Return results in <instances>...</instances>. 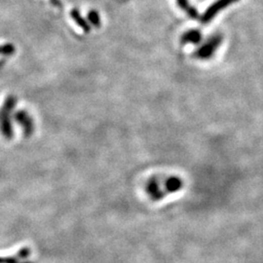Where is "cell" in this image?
I'll return each instance as SVG.
<instances>
[{
	"mask_svg": "<svg viewBox=\"0 0 263 263\" xmlns=\"http://www.w3.org/2000/svg\"><path fill=\"white\" fill-rule=\"evenodd\" d=\"M15 48L13 45L11 44H7V45H3L0 46V54H4V55H11L14 53Z\"/></svg>",
	"mask_w": 263,
	"mask_h": 263,
	"instance_id": "obj_11",
	"label": "cell"
},
{
	"mask_svg": "<svg viewBox=\"0 0 263 263\" xmlns=\"http://www.w3.org/2000/svg\"><path fill=\"white\" fill-rule=\"evenodd\" d=\"M19 259L18 257H0V263H18Z\"/></svg>",
	"mask_w": 263,
	"mask_h": 263,
	"instance_id": "obj_12",
	"label": "cell"
},
{
	"mask_svg": "<svg viewBox=\"0 0 263 263\" xmlns=\"http://www.w3.org/2000/svg\"><path fill=\"white\" fill-rule=\"evenodd\" d=\"M70 15H71V18L75 21V23H76L80 28H82V29H83L85 32H89V31H90L89 25L87 24V22L81 17V15L78 12V10L73 9V10L70 12Z\"/></svg>",
	"mask_w": 263,
	"mask_h": 263,
	"instance_id": "obj_8",
	"label": "cell"
},
{
	"mask_svg": "<svg viewBox=\"0 0 263 263\" xmlns=\"http://www.w3.org/2000/svg\"><path fill=\"white\" fill-rule=\"evenodd\" d=\"M178 4L180 8L183 9L191 18H193V19L198 18V16H199L198 11L188 3L187 0H178Z\"/></svg>",
	"mask_w": 263,
	"mask_h": 263,
	"instance_id": "obj_9",
	"label": "cell"
},
{
	"mask_svg": "<svg viewBox=\"0 0 263 263\" xmlns=\"http://www.w3.org/2000/svg\"><path fill=\"white\" fill-rule=\"evenodd\" d=\"M28 255H29V249H23L20 250V252L18 254V257H20V258H27Z\"/></svg>",
	"mask_w": 263,
	"mask_h": 263,
	"instance_id": "obj_13",
	"label": "cell"
},
{
	"mask_svg": "<svg viewBox=\"0 0 263 263\" xmlns=\"http://www.w3.org/2000/svg\"><path fill=\"white\" fill-rule=\"evenodd\" d=\"M16 99L14 97H9L4 102L0 111V132L6 139L13 138V127L11 123L10 114L14 109Z\"/></svg>",
	"mask_w": 263,
	"mask_h": 263,
	"instance_id": "obj_1",
	"label": "cell"
},
{
	"mask_svg": "<svg viewBox=\"0 0 263 263\" xmlns=\"http://www.w3.org/2000/svg\"><path fill=\"white\" fill-rule=\"evenodd\" d=\"M147 192L149 196H151L154 200H160L164 197V193L159 187V182L157 180H150L147 183Z\"/></svg>",
	"mask_w": 263,
	"mask_h": 263,
	"instance_id": "obj_5",
	"label": "cell"
},
{
	"mask_svg": "<svg viewBox=\"0 0 263 263\" xmlns=\"http://www.w3.org/2000/svg\"><path fill=\"white\" fill-rule=\"evenodd\" d=\"M222 43V36L216 35L212 37L205 45H203L198 51H197V57L200 59H208L213 54L216 52L220 44Z\"/></svg>",
	"mask_w": 263,
	"mask_h": 263,
	"instance_id": "obj_3",
	"label": "cell"
},
{
	"mask_svg": "<svg viewBox=\"0 0 263 263\" xmlns=\"http://www.w3.org/2000/svg\"><path fill=\"white\" fill-rule=\"evenodd\" d=\"M166 188L168 192H177L182 188V180L178 177H172L166 181Z\"/></svg>",
	"mask_w": 263,
	"mask_h": 263,
	"instance_id": "obj_7",
	"label": "cell"
},
{
	"mask_svg": "<svg viewBox=\"0 0 263 263\" xmlns=\"http://www.w3.org/2000/svg\"><path fill=\"white\" fill-rule=\"evenodd\" d=\"M15 120L24 129L25 136L29 137L33 131V124L30 116L25 111H19L15 114Z\"/></svg>",
	"mask_w": 263,
	"mask_h": 263,
	"instance_id": "obj_4",
	"label": "cell"
},
{
	"mask_svg": "<svg viewBox=\"0 0 263 263\" xmlns=\"http://www.w3.org/2000/svg\"><path fill=\"white\" fill-rule=\"evenodd\" d=\"M237 1H239V0H218V1H216L213 5H211L208 7V10L202 16L201 21L203 23H208L220 11H222L225 7L235 3Z\"/></svg>",
	"mask_w": 263,
	"mask_h": 263,
	"instance_id": "obj_2",
	"label": "cell"
},
{
	"mask_svg": "<svg viewBox=\"0 0 263 263\" xmlns=\"http://www.w3.org/2000/svg\"><path fill=\"white\" fill-rule=\"evenodd\" d=\"M27 263H29V262H27Z\"/></svg>",
	"mask_w": 263,
	"mask_h": 263,
	"instance_id": "obj_14",
	"label": "cell"
},
{
	"mask_svg": "<svg viewBox=\"0 0 263 263\" xmlns=\"http://www.w3.org/2000/svg\"><path fill=\"white\" fill-rule=\"evenodd\" d=\"M88 20L90 21L91 24H93L95 27L98 28L100 26V19L99 16L96 11H91L88 14Z\"/></svg>",
	"mask_w": 263,
	"mask_h": 263,
	"instance_id": "obj_10",
	"label": "cell"
},
{
	"mask_svg": "<svg viewBox=\"0 0 263 263\" xmlns=\"http://www.w3.org/2000/svg\"><path fill=\"white\" fill-rule=\"evenodd\" d=\"M202 38V35L200 33L199 30H189L187 32H185L182 35L181 41L183 43H199Z\"/></svg>",
	"mask_w": 263,
	"mask_h": 263,
	"instance_id": "obj_6",
	"label": "cell"
}]
</instances>
